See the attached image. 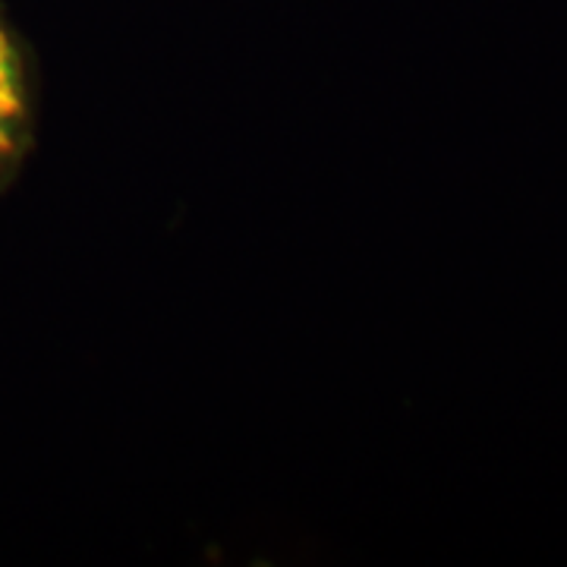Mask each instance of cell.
<instances>
[{
	"instance_id": "cell-1",
	"label": "cell",
	"mask_w": 567,
	"mask_h": 567,
	"mask_svg": "<svg viewBox=\"0 0 567 567\" xmlns=\"http://www.w3.org/2000/svg\"><path fill=\"white\" fill-rule=\"evenodd\" d=\"M29 126V89L20 48L0 22V171L20 155Z\"/></svg>"
}]
</instances>
